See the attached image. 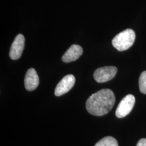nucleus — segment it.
<instances>
[{
    "label": "nucleus",
    "mask_w": 146,
    "mask_h": 146,
    "mask_svg": "<svg viewBox=\"0 0 146 146\" xmlns=\"http://www.w3.org/2000/svg\"><path fill=\"white\" fill-rule=\"evenodd\" d=\"M115 102L113 92L109 89H103L89 98L86 101V109L92 115L103 116L110 111Z\"/></svg>",
    "instance_id": "nucleus-1"
},
{
    "label": "nucleus",
    "mask_w": 146,
    "mask_h": 146,
    "mask_svg": "<svg viewBox=\"0 0 146 146\" xmlns=\"http://www.w3.org/2000/svg\"><path fill=\"white\" fill-rule=\"evenodd\" d=\"M135 40V33L131 29H127L116 35L112 40V44L119 51H124L132 46Z\"/></svg>",
    "instance_id": "nucleus-2"
},
{
    "label": "nucleus",
    "mask_w": 146,
    "mask_h": 146,
    "mask_svg": "<svg viewBox=\"0 0 146 146\" xmlns=\"http://www.w3.org/2000/svg\"><path fill=\"white\" fill-rule=\"evenodd\" d=\"M135 102L134 95L128 94L124 97L118 105L115 115L118 118H123L128 115L133 110Z\"/></svg>",
    "instance_id": "nucleus-3"
},
{
    "label": "nucleus",
    "mask_w": 146,
    "mask_h": 146,
    "mask_svg": "<svg viewBox=\"0 0 146 146\" xmlns=\"http://www.w3.org/2000/svg\"><path fill=\"white\" fill-rule=\"evenodd\" d=\"M117 69L114 66H106L97 69L94 73V78L99 83L111 80L115 77Z\"/></svg>",
    "instance_id": "nucleus-4"
},
{
    "label": "nucleus",
    "mask_w": 146,
    "mask_h": 146,
    "mask_svg": "<svg viewBox=\"0 0 146 146\" xmlns=\"http://www.w3.org/2000/svg\"><path fill=\"white\" fill-rule=\"evenodd\" d=\"M75 82V78L74 75L69 74L65 76L58 84L55 90V95L60 96L67 93L73 88Z\"/></svg>",
    "instance_id": "nucleus-5"
},
{
    "label": "nucleus",
    "mask_w": 146,
    "mask_h": 146,
    "mask_svg": "<svg viewBox=\"0 0 146 146\" xmlns=\"http://www.w3.org/2000/svg\"><path fill=\"white\" fill-rule=\"evenodd\" d=\"M25 37L22 34L17 35L13 42L9 52L10 58L16 60L21 58L25 48Z\"/></svg>",
    "instance_id": "nucleus-6"
},
{
    "label": "nucleus",
    "mask_w": 146,
    "mask_h": 146,
    "mask_svg": "<svg viewBox=\"0 0 146 146\" xmlns=\"http://www.w3.org/2000/svg\"><path fill=\"white\" fill-rule=\"evenodd\" d=\"M39 84V78L36 70L34 68H30L27 72L25 78V88L28 91H33Z\"/></svg>",
    "instance_id": "nucleus-7"
},
{
    "label": "nucleus",
    "mask_w": 146,
    "mask_h": 146,
    "mask_svg": "<svg viewBox=\"0 0 146 146\" xmlns=\"http://www.w3.org/2000/svg\"><path fill=\"white\" fill-rule=\"evenodd\" d=\"M83 53L82 47L77 44L72 45L62 56V60L65 63H69L78 60Z\"/></svg>",
    "instance_id": "nucleus-8"
},
{
    "label": "nucleus",
    "mask_w": 146,
    "mask_h": 146,
    "mask_svg": "<svg viewBox=\"0 0 146 146\" xmlns=\"http://www.w3.org/2000/svg\"><path fill=\"white\" fill-rule=\"evenodd\" d=\"M95 146H119V145L115 138L111 136H106L98 141Z\"/></svg>",
    "instance_id": "nucleus-9"
},
{
    "label": "nucleus",
    "mask_w": 146,
    "mask_h": 146,
    "mask_svg": "<svg viewBox=\"0 0 146 146\" xmlns=\"http://www.w3.org/2000/svg\"><path fill=\"white\" fill-rule=\"evenodd\" d=\"M139 84L140 92L143 94H146V71L141 73Z\"/></svg>",
    "instance_id": "nucleus-10"
},
{
    "label": "nucleus",
    "mask_w": 146,
    "mask_h": 146,
    "mask_svg": "<svg viewBox=\"0 0 146 146\" xmlns=\"http://www.w3.org/2000/svg\"><path fill=\"white\" fill-rule=\"evenodd\" d=\"M136 146H146V139H141L137 142Z\"/></svg>",
    "instance_id": "nucleus-11"
}]
</instances>
